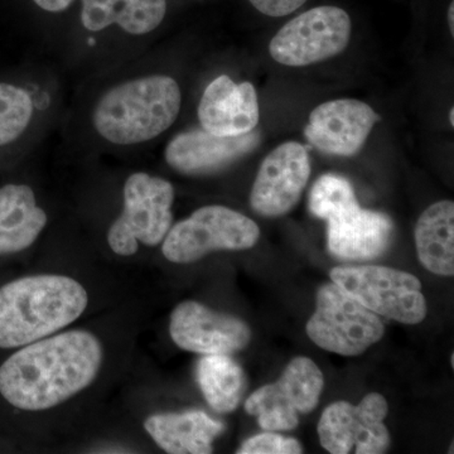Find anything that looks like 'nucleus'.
I'll return each mask as SVG.
<instances>
[{"mask_svg": "<svg viewBox=\"0 0 454 454\" xmlns=\"http://www.w3.org/2000/svg\"><path fill=\"white\" fill-rule=\"evenodd\" d=\"M38 7L43 11L52 12V13H59V12L65 11L70 7L74 0H33Z\"/></svg>", "mask_w": 454, "mask_h": 454, "instance_id": "a878e982", "label": "nucleus"}, {"mask_svg": "<svg viewBox=\"0 0 454 454\" xmlns=\"http://www.w3.org/2000/svg\"><path fill=\"white\" fill-rule=\"evenodd\" d=\"M309 149L297 142L283 143L265 157L250 195L253 210L278 217L292 210L309 184Z\"/></svg>", "mask_w": 454, "mask_h": 454, "instance_id": "9b49d317", "label": "nucleus"}, {"mask_svg": "<svg viewBox=\"0 0 454 454\" xmlns=\"http://www.w3.org/2000/svg\"><path fill=\"white\" fill-rule=\"evenodd\" d=\"M260 13L269 17H284L301 8L307 0H249Z\"/></svg>", "mask_w": 454, "mask_h": 454, "instance_id": "393cba45", "label": "nucleus"}, {"mask_svg": "<svg viewBox=\"0 0 454 454\" xmlns=\"http://www.w3.org/2000/svg\"><path fill=\"white\" fill-rule=\"evenodd\" d=\"M454 3H450V9H448V25H450V33L454 35Z\"/></svg>", "mask_w": 454, "mask_h": 454, "instance_id": "bb28decb", "label": "nucleus"}, {"mask_svg": "<svg viewBox=\"0 0 454 454\" xmlns=\"http://www.w3.org/2000/svg\"><path fill=\"white\" fill-rule=\"evenodd\" d=\"M196 373L203 396L215 411L226 414L238 408L247 379L229 355H205L197 364Z\"/></svg>", "mask_w": 454, "mask_h": 454, "instance_id": "412c9836", "label": "nucleus"}, {"mask_svg": "<svg viewBox=\"0 0 454 454\" xmlns=\"http://www.w3.org/2000/svg\"><path fill=\"white\" fill-rule=\"evenodd\" d=\"M259 236L258 225L240 212L225 206H205L170 227L162 253L176 264H190L212 252L250 249Z\"/></svg>", "mask_w": 454, "mask_h": 454, "instance_id": "39448f33", "label": "nucleus"}, {"mask_svg": "<svg viewBox=\"0 0 454 454\" xmlns=\"http://www.w3.org/2000/svg\"><path fill=\"white\" fill-rule=\"evenodd\" d=\"M349 38L348 14L325 5L304 12L282 27L269 44V52L278 64L301 67L340 55Z\"/></svg>", "mask_w": 454, "mask_h": 454, "instance_id": "6e6552de", "label": "nucleus"}, {"mask_svg": "<svg viewBox=\"0 0 454 454\" xmlns=\"http://www.w3.org/2000/svg\"><path fill=\"white\" fill-rule=\"evenodd\" d=\"M32 115L33 103L28 92L11 83H0V146L20 138Z\"/></svg>", "mask_w": 454, "mask_h": 454, "instance_id": "4be33fe9", "label": "nucleus"}, {"mask_svg": "<svg viewBox=\"0 0 454 454\" xmlns=\"http://www.w3.org/2000/svg\"><path fill=\"white\" fill-rule=\"evenodd\" d=\"M239 454H301L300 442L294 438L283 437L274 433H262L245 441Z\"/></svg>", "mask_w": 454, "mask_h": 454, "instance_id": "b1692460", "label": "nucleus"}, {"mask_svg": "<svg viewBox=\"0 0 454 454\" xmlns=\"http://www.w3.org/2000/svg\"><path fill=\"white\" fill-rule=\"evenodd\" d=\"M89 295L66 276L20 278L0 288V348H23L67 327L85 312Z\"/></svg>", "mask_w": 454, "mask_h": 454, "instance_id": "f03ea898", "label": "nucleus"}, {"mask_svg": "<svg viewBox=\"0 0 454 454\" xmlns=\"http://www.w3.org/2000/svg\"><path fill=\"white\" fill-rule=\"evenodd\" d=\"M354 188L348 179L340 176L325 175L316 182L309 196V210L319 219L325 217L346 203L355 201Z\"/></svg>", "mask_w": 454, "mask_h": 454, "instance_id": "5701e85b", "label": "nucleus"}, {"mask_svg": "<svg viewBox=\"0 0 454 454\" xmlns=\"http://www.w3.org/2000/svg\"><path fill=\"white\" fill-rule=\"evenodd\" d=\"M450 125H452V127H454V110H453V107H450Z\"/></svg>", "mask_w": 454, "mask_h": 454, "instance_id": "cd10ccee", "label": "nucleus"}, {"mask_svg": "<svg viewBox=\"0 0 454 454\" xmlns=\"http://www.w3.org/2000/svg\"><path fill=\"white\" fill-rule=\"evenodd\" d=\"M389 405L381 394L372 393L358 405L333 403L325 409L318 423L322 447L333 454H381L390 446V434L384 419Z\"/></svg>", "mask_w": 454, "mask_h": 454, "instance_id": "9d476101", "label": "nucleus"}, {"mask_svg": "<svg viewBox=\"0 0 454 454\" xmlns=\"http://www.w3.org/2000/svg\"><path fill=\"white\" fill-rule=\"evenodd\" d=\"M103 358L100 340L89 331L51 334L0 366V394L20 411H47L90 387Z\"/></svg>", "mask_w": 454, "mask_h": 454, "instance_id": "f257e3e1", "label": "nucleus"}, {"mask_svg": "<svg viewBox=\"0 0 454 454\" xmlns=\"http://www.w3.org/2000/svg\"><path fill=\"white\" fill-rule=\"evenodd\" d=\"M321 369L309 357L293 358L279 380L254 391L245 402V411L258 418L264 430H293L300 424L298 414L315 411L324 390Z\"/></svg>", "mask_w": 454, "mask_h": 454, "instance_id": "1a4fd4ad", "label": "nucleus"}, {"mask_svg": "<svg viewBox=\"0 0 454 454\" xmlns=\"http://www.w3.org/2000/svg\"><path fill=\"white\" fill-rule=\"evenodd\" d=\"M181 90L168 76L142 77L106 92L94 112V125L114 145L148 142L168 129L181 110Z\"/></svg>", "mask_w": 454, "mask_h": 454, "instance_id": "7ed1b4c3", "label": "nucleus"}, {"mask_svg": "<svg viewBox=\"0 0 454 454\" xmlns=\"http://www.w3.org/2000/svg\"><path fill=\"white\" fill-rule=\"evenodd\" d=\"M327 247L333 256L367 260L381 255L390 245L393 223L381 212L364 210L356 201L346 203L327 217Z\"/></svg>", "mask_w": 454, "mask_h": 454, "instance_id": "4468645a", "label": "nucleus"}, {"mask_svg": "<svg viewBox=\"0 0 454 454\" xmlns=\"http://www.w3.org/2000/svg\"><path fill=\"white\" fill-rule=\"evenodd\" d=\"M450 363H452V366H454V356L452 355V356H450Z\"/></svg>", "mask_w": 454, "mask_h": 454, "instance_id": "c85d7f7f", "label": "nucleus"}, {"mask_svg": "<svg viewBox=\"0 0 454 454\" xmlns=\"http://www.w3.org/2000/svg\"><path fill=\"white\" fill-rule=\"evenodd\" d=\"M145 428L164 452L212 453V443L225 430L223 423L201 411L164 413L146 418Z\"/></svg>", "mask_w": 454, "mask_h": 454, "instance_id": "f3484780", "label": "nucleus"}, {"mask_svg": "<svg viewBox=\"0 0 454 454\" xmlns=\"http://www.w3.org/2000/svg\"><path fill=\"white\" fill-rule=\"evenodd\" d=\"M166 11V0H82V22L92 32L118 25L140 35L154 31Z\"/></svg>", "mask_w": 454, "mask_h": 454, "instance_id": "6ab92c4d", "label": "nucleus"}, {"mask_svg": "<svg viewBox=\"0 0 454 454\" xmlns=\"http://www.w3.org/2000/svg\"><path fill=\"white\" fill-rule=\"evenodd\" d=\"M378 121L380 116L364 101L340 98L317 106L304 134L318 151L349 157L363 148Z\"/></svg>", "mask_w": 454, "mask_h": 454, "instance_id": "ddd939ff", "label": "nucleus"}, {"mask_svg": "<svg viewBox=\"0 0 454 454\" xmlns=\"http://www.w3.org/2000/svg\"><path fill=\"white\" fill-rule=\"evenodd\" d=\"M169 333L179 348L201 355L234 354L252 339L249 325L241 319L195 301H182L173 309Z\"/></svg>", "mask_w": 454, "mask_h": 454, "instance_id": "f8f14e48", "label": "nucleus"}, {"mask_svg": "<svg viewBox=\"0 0 454 454\" xmlns=\"http://www.w3.org/2000/svg\"><path fill=\"white\" fill-rule=\"evenodd\" d=\"M256 131L239 137H221L206 130L178 134L166 149L167 163L190 176L211 175L249 154L259 145Z\"/></svg>", "mask_w": 454, "mask_h": 454, "instance_id": "2eb2a0df", "label": "nucleus"}, {"mask_svg": "<svg viewBox=\"0 0 454 454\" xmlns=\"http://www.w3.org/2000/svg\"><path fill=\"white\" fill-rule=\"evenodd\" d=\"M175 190L166 179L134 173L125 182L122 214L110 227L107 243L121 256L134 255L139 244L157 247L173 223Z\"/></svg>", "mask_w": 454, "mask_h": 454, "instance_id": "20e7f679", "label": "nucleus"}, {"mask_svg": "<svg viewBox=\"0 0 454 454\" xmlns=\"http://www.w3.org/2000/svg\"><path fill=\"white\" fill-rule=\"evenodd\" d=\"M334 284L376 315L404 325H419L428 313L422 283L413 274L387 267H339Z\"/></svg>", "mask_w": 454, "mask_h": 454, "instance_id": "0eeeda50", "label": "nucleus"}, {"mask_svg": "<svg viewBox=\"0 0 454 454\" xmlns=\"http://www.w3.org/2000/svg\"><path fill=\"white\" fill-rule=\"evenodd\" d=\"M415 245L420 262L433 274H454V203L429 206L415 226Z\"/></svg>", "mask_w": 454, "mask_h": 454, "instance_id": "aec40b11", "label": "nucleus"}, {"mask_svg": "<svg viewBox=\"0 0 454 454\" xmlns=\"http://www.w3.org/2000/svg\"><path fill=\"white\" fill-rule=\"evenodd\" d=\"M203 130L221 137H239L259 122L258 94L253 83H235L226 74L217 77L203 92L199 106Z\"/></svg>", "mask_w": 454, "mask_h": 454, "instance_id": "dca6fc26", "label": "nucleus"}, {"mask_svg": "<svg viewBox=\"0 0 454 454\" xmlns=\"http://www.w3.org/2000/svg\"><path fill=\"white\" fill-rule=\"evenodd\" d=\"M47 223L32 188L7 184L0 188V255L20 253L31 247Z\"/></svg>", "mask_w": 454, "mask_h": 454, "instance_id": "a211bd4d", "label": "nucleus"}, {"mask_svg": "<svg viewBox=\"0 0 454 454\" xmlns=\"http://www.w3.org/2000/svg\"><path fill=\"white\" fill-rule=\"evenodd\" d=\"M306 330L317 346L342 356L364 354L385 333L378 315L333 282L319 289Z\"/></svg>", "mask_w": 454, "mask_h": 454, "instance_id": "423d86ee", "label": "nucleus"}]
</instances>
